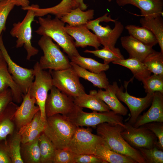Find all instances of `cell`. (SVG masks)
Wrapping results in <instances>:
<instances>
[{"label": "cell", "instance_id": "bcb514c9", "mask_svg": "<svg viewBox=\"0 0 163 163\" xmlns=\"http://www.w3.org/2000/svg\"><path fill=\"white\" fill-rule=\"evenodd\" d=\"M71 1L72 9L79 8L84 11L87 8V5L84 3V0H71Z\"/></svg>", "mask_w": 163, "mask_h": 163}, {"label": "cell", "instance_id": "5bb4252c", "mask_svg": "<svg viewBox=\"0 0 163 163\" xmlns=\"http://www.w3.org/2000/svg\"><path fill=\"white\" fill-rule=\"evenodd\" d=\"M121 134L122 137L133 147L138 149L151 148L156 145L157 138L149 129L142 126L135 127L128 123Z\"/></svg>", "mask_w": 163, "mask_h": 163}, {"label": "cell", "instance_id": "816d5d0a", "mask_svg": "<svg viewBox=\"0 0 163 163\" xmlns=\"http://www.w3.org/2000/svg\"><path fill=\"white\" fill-rule=\"evenodd\" d=\"M3 0H0V2Z\"/></svg>", "mask_w": 163, "mask_h": 163}, {"label": "cell", "instance_id": "cb8c5ba5", "mask_svg": "<svg viewBox=\"0 0 163 163\" xmlns=\"http://www.w3.org/2000/svg\"><path fill=\"white\" fill-rule=\"evenodd\" d=\"M96 95L109 107L110 110L121 116L127 114L128 110L120 101L112 89L110 84L105 91H96Z\"/></svg>", "mask_w": 163, "mask_h": 163}, {"label": "cell", "instance_id": "9c48e42d", "mask_svg": "<svg viewBox=\"0 0 163 163\" xmlns=\"http://www.w3.org/2000/svg\"><path fill=\"white\" fill-rule=\"evenodd\" d=\"M129 82L125 83V92L123 91L122 86L119 87L116 82L110 85L118 99L124 103L128 107L130 112V117L127 123L133 125L141 113L151 104L153 94L147 93L146 96L143 97H137L130 95L127 90Z\"/></svg>", "mask_w": 163, "mask_h": 163}, {"label": "cell", "instance_id": "ab89813d", "mask_svg": "<svg viewBox=\"0 0 163 163\" xmlns=\"http://www.w3.org/2000/svg\"><path fill=\"white\" fill-rule=\"evenodd\" d=\"M152 132L157 138L156 145L163 150V123L161 122H152L143 125Z\"/></svg>", "mask_w": 163, "mask_h": 163}, {"label": "cell", "instance_id": "836d02e7", "mask_svg": "<svg viewBox=\"0 0 163 163\" xmlns=\"http://www.w3.org/2000/svg\"><path fill=\"white\" fill-rule=\"evenodd\" d=\"M151 73L163 75V53L155 50L143 62Z\"/></svg>", "mask_w": 163, "mask_h": 163}, {"label": "cell", "instance_id": "74e56055", "mask_svg": "<svg viewBox=\"0 0 163 163\" xmlns=\"http://www.w3.org/2000/svg\"><path fill=\"white\" fill-rule=\"evenodd\" d=\"M15 5L11 0L0 2V39L1 34L6 29V23L8 17Z\"/></svg>", "mask_w": 163, "mask_h": 163}, {"label": "cell", "instance_id": "8d00e7d4", "mask_svg": "<svg viewBox=\"0 0 163 163\" xmlns=\"http://www.w3.org/2000/svg\"><path fill=\"white\" fill-rule=\"evenodd\" d=\"M146 163H163V151L156 145L150 148L138 149Z\"/></svg>", "mask_w": 163, "mask_h": 163}, {"label": "cell", "instance_id": "f35d334b", "mask_svg": "<svg viewBox=\"0 0 163 163\" xmlns=\"http://www.w3.org/2000/svg\"><path fill=\"white\" fill-rule=\"evenodd\" d=\"M76 155L67 149H56L53 163H75Z\"/></svg>", "mask_w": 163, "mask_h": 163}, {"label": "cell", "instance_id": "277c9868", "mask_svg": "<svg viewBox=\"0 0 163 163\" xmlns=\"http://www.w3.org/2000/svg\"><path fill=\"white\" fill-rule=\"evenodd\" d=\"M108 13L89 21L86 27L92 30L101 45L104 47L112 49L122 33L124 26L122 23L111 18Z\"/></svg>", "mask_w": 163, "mask_h": 163}, {"label": "cell", "instance_id": "f907efd6", "mask_svg": "<svg viewBox=\"0 0 163 163\" xmlns=\"http://www.w3.org/2000/svg\"><path fill=\"white\" fill-rule=\"evenodd\" d=\"M111 0H108V1H109V2H110L111 1Z\"/></svg>", "mask_w": 163, "mask_h": 163}, {"label": "cell", "instance_id": "f546056e", "mask_svg": "<svg viewBox=\"0 0 163 163\" xmlns=\"http://www.w3.org/2000/svg\"><path fill=\"white\" fill-rule=\"evenodd\" d=\"M39 137L31 142L22 144L21 151L24 163H40Z\"/></svg>", "mask_w": 163, "mask_h": 163}, {"label": "cell", "instance_id": "44dd1931", "mask_svg": "<svg viewBox=\"0 0 163 163\" xmlns=\"http://www.w3.org/2000/svg\"><path fill=\"white\" fill-rule=\"evenodd\" d=\"M95 90H91L89 94L85 93L73 98L75 105L81 108H86L99 112L110 110L108 106L96 94Z\"/></svg>", "mask_w": 163, "mask_h": 163}, {"label": "cell", "instance_id": "8fae6325", "mask_svg": "<svg viewBox=\"0 0 163 163\" xmlns=\"http://www.w3.org/2000/svg\"><path fill=\"white\" fill-rule=\"evenodd\" d=\"M90 128L77 127L67 149L77 155H94L97 146L104 142L97 135L93 134Z\"/></svg>", "mask_w": 163, "mask_h": 163}, {"label": "cell", "instance_id": "83f0119b", "mask_svg": "<svg viewBox=\"0 0 163 163\" xmlns=\"http://www.w3.org/2000/svg\"><path fill=\"white\" fill-rule=\"evenodd\" d=\"M125 28L129 35L147 46L153 47L158 43L155 35L147 28L133 25H127Z\"/></svg>", "mask_w": 163, "mask_h": 163}, {"label": "cell", "instance_id": "603a6c76", "mask_svg": "<svg viewBox=\"0 0 163 163\" xmlns=\"http://www.w3.org/2000/svg\"><path fill=\"white\" fill-rule=\"evenodd\" d=\"M71 68L79 78L91 82L93 85L100 89H107L110 85L108 79L104 72L96 73L88 71L78 65L70 62Z\"/></svg>", "mask_w": 163, "mask_h": 163}, {"label": "cell", "instance_id": "7a4b0ae2", "mask_svg": "<svg viewBox=\"0 0 163 163\" xmlns=\"http://www.w3.org/2000/svg\"><path fill=\"white\" fill-rule=\"evenodd\" d=\"M40 26L35 32L42 36L51 38L61 47L71 59L80 55L75 46L74 39L65 29V23L59 18L52 19L48 15L45 18L39 17Z\"/></svg>", "mask_w": 163, "mask_h": 163}, {"label": "cell", "instance_id": "3957f363", "mask_svg": "<svg viewBox=\"0 0 163 163\" xmlns=\"http://www.w3.org/2000/svg\"><path fill=\"white\" fill-rule=\"evenodd\" d=\"M77 127L66 116L58 114L46 118L43 133L56 149H67Z\"/></svg>", "mask_w": 163, "mask_h": 163}, {"label": "cell", "instance_id": "9a60e30c", "mask_svg": "<svg viewBox=\"0 0 163 163\" xmlns=\"http://www.w3.org/2000/svg\"><path fill=\"white\" fill-rule=\"evenodd\" d=\"M64 28L75 40L74 44L76 47L84 48L90 46L94 47L95 50L99 49L101 44L96 35L91 32L86 25L73 27L67 24Z\"/></svg>", "mask_w": 163, "mask_h": 163}, {"label": "cell", "instance_id": "7c38bea8", "mask_svg": "<svg viewBox=\"0 0 163 163\" xmlns=\"http://www.w3.org/2000/svg\"><path fill=\"white\" fill-rule=\"evenodd\" d=\"M0 49L6 62L8 71L13 80L24 95L30 89L34 79V69L23 68L14 62L9 55L3 42L0 39Z\"/></svg>", "mask_w": 163, "mask_h": 163}, {"label": "cell", "instance_id": "6da1fadb", "mask_svg": "<svg viewBox=\"0 0 163 163\" xmlns=\"http://www.w3.org/2000/svg\"><path fill=\"white\" fill-rule=\"evenodd\" d=\"M96 128L97 135L109 149L131 158L137 163H146L139 150L130 145L122 137L121 133L124 129L123 126L104 123L97 126Z\"/></svg>", "mask_w": 163, "mask_h": 163}, {"label": "cell", "instance_id": "484cf974", "mask_svg": "<svg viewBox=\"0 0 163 163\" xmlns=\"http://www.w3.org/2000/svg\"><path fill=\"white\" fill-rule=\"evenodd\" d=\"M94 155L106 163H137L131 158L111 150L104 142L97 146Z\"/></svg>", "mask_w": 163, "mask_h": 163}, {"label": "cell", "instance_id": "d4e9b609", "mask_svg": "<svg viewBox=\"0 0 163 163\" xmlns=\"http://www.w3.org/2000/svg\"><path fill=\"white\" fill-rule=\"evenodd\" d=\"M94 15V10L93 9L84 11L77 8L72 9L60 19L65 23H67L71 26L76 27L86 25L93 19Z\"/></svg>", "mask_w": 163, "mask_h": 163}, {"label": "cell", "instance_id": "8992f818", "mask_svg": "<svg viewBox=\"0 0 163 163\" xmlns=\"http://www.w3.org/2000/svg\"><path fill=\"white\" fill-rule=\"evenodd\" d=\"M66 116L77 127H96L104 123L120 124L124 128L125 126L123 117L111 110L99 112L93 111L88 113L84 111L82 108L76 105L74 110Z\"/></svg>", "mask_w": 163, "mask_h": 163}, {"label": "cell", "instance_id": "ee69618b", "mask_svg": "<svg viewBox=\"0 0 163 163\" xmlns=\"http://www.w3.org/2000/svg\"><path fill=\"white\" fill-rule=\"evenodd\" d=\"M12 101V91L10 88L0 93V114Z\"/></svg>", "mask_w": 163, "mask_h": 163}, {"label": "cell", "instance_id": "d6986e66", "mask_svg": "<svg viewBox=\"0 0 163 163\" xmlns=\"http://www.w3.org/2000/svg\"><path fill=\"white\" fill-rule=\"evenodd\" d=\"M121 45L129 55V58H136L143 62L145 58L155 50L130 35L120 38Z\"/></svg>", "mask_w": 163, "mask_h": 163}, {"label": "cell", "instance_id": "ba28073f", "mask_svg": "<svg viewBox=\"0 0 163 163\" xmlns=\"http://www.w3.org/2000/svg\"><path fill=\"white\" fill-rule=\"evenodd\" d=\"M22 9L27 10V14L21 22L13 24L10 34L12 36L17 38L16 47L18 48L23 46L27 52V59L30 60L32 56L37 55L39 52L38 50L33 46L31 43V24L35 17L34 11L28 6Z\"/></svg>", "mask_w": 163, "mask_h": 163}, {"label": "cell", "instance_id": "7bdbcfd3", "mask_svg": "<svg viewBox=\"0 0 163 163\" xmlns=\"http://www.w3.org/2000/svg\"><path fill=\"white\" fill-rule=\"evenodd\" d=\"M75 163H106L95 155L91 154L77 155Z\"/></svg>", "mask_w": 163, "mask_h": 163}, {"label": "cell", "instance_id": "e0dca14e", "mask_svg": "<svg viewBox=\"0 0 163 163\" xmlns=\"http://www.w3.org/2000/svg\"><path fill=\"white\" fill-rule=\"evenodd\" d=\"M151 104L148 110L139 117L133 126L138 127L152 122H163V93L155 92Z\"/></svg>", "mask_w": 163, "mask_h": 163}, {"label": "cell", "instance_id": "d590c367", "mask_svg": "<svg viewBox=\"0 0 163 163\" xmlns=\"http://www.w3.org/2000/svg\"><path fill=\"white\" fill-rule=\"evenodd\" d=\"M141 82L147 93L153 94L157 91L163 93V75L153 74L144 78Z\"/></svg>", "mask_w": 163, "mask_h": 163}, {"label": "cell", "instance_id": "60d3db41", "mask_svg": "<svg viewBox=\"0 0 163 163\" xmlns=\"http://www.w3.org/2000/svg\"><path fill=\"white\" fill-rule=\"evenodd\" d=\"M46 122L41 120L40 110L34 115L32 120L26 125L19 129L18 133L21 135L22 134L35 129L39 127L45 125Z\"/></svg>", "mask_w": 163, "mask_h": 163}, {"label": "cell", "instance_id": "7dc6e473", "mask_svg": "<svg viewBox=\"0 0 163 163\" xmlns=\"http://www.w3.org/2000/svg\"><path fill=\"white\" fill-rule=\"evenodd\" d=\"M59 4L65 9L68 10L72 9L71 0H62L59 3Z\"/></svg>", "mask_w": 163, "mask_h": 163}, {"label": "cell", "instance_id": "d6a6232c", "mask_svg": "<svg viewBox=\"0 0 163 163\" xmlns=\"http://www.w3.org/2000/svg\"><path fill=\"white\" fill-rule=\"evenodd\" d=\"M84 52L93 54L95 56L102 59L104 60V63L108 64L116 60L124 59L120 49L115 47L112 49L104 47L101 49L93 50H86Z\"/></svg>", "mask_w": 163, "mask_h": 163}, {"label": "cell", "instance_id": "ffe728a7", "mask_svg": "<svg viewBox=\"0 0 163 163\" xmlns=\"http://www.w3.org/2000/svg\"><path fill=\"white\" fill-rule=\"evenodd\" d=\"M9 88L12 91L13 101L18 103L21 102L24 95L9 73L3 58L0 59V93Z\"/></svg>", "mask_w": 163, "mask_h": 163}, {"label": "cell", "instance_id": "f1b7e54d", "mask_svg": "<svg viewBox=\"0 0 163 163\" xmlns=\"http://www.w3.org/2000/svg\"><path fill=\"white\" fill-rule=\"evenodd\" d=\"M139 22L142 26L148 28L154 34L160 48V52L163 53V19L162 16L151 18L143 17L140 19Z\"/></svg>", "mask_w": 163, "mask_h": 163}, {"label": "cell", "instance_id": "5b68a950", "mask_svg": "<svg viewBox=\"0 0 163 163\" xmlns=\"http://www.w3.org/2000/svg\"><path fill=\"white\" fill-rule=\"evenodd\" d=\"M38 44L43 53L38 62L42 69L59 70L71 68L67 56L61 51L59 45L53 43L51 38L42 36Z\"/></svg>", "mask_w": 163, "mask_h": 163}, {"label": "cell", "instance_id": "52a82bcc", "mask_svg": "<svg viewBox=\"0 0 163 163\" xmlns=\"http://www.w3.org/2000/svg\"><path fill=\"white\" fill-rule=\"evenodd\" d=\"M34 80L29 91L30 96L34 97L36 104L39 107L41 120L46 122V117L45 104L48 92L53 86L52 77L50 72L42 69L38 62L34 65Z\"/></svg>", "mask_w": 163, "mask_h": 163}, {"label": "cell", "instance_id": "4fadbf2b", "mask_svg": "<svg viewBox=\"0 0 163 163\" xmlns=\"http://www.w3.org/2000/svg\"><path fill=\"white\" fill-rule=\"evenodd\" d=\"M50 91L45 104L46 118L58 114L66 116L74 110L76 105L73 97L54 86Z\"/></svg>", "mask_w": 163, "mask_h": 163}, {"label": "cell", "instance_id": "2e32d148", "mask_svg": "<svg viewBox=\"0 0 163 163\" xmlns=\"http://www.w3.org/2000/svg\"><path fill=\"white\" fill-rule=\"evenodd\" d=\"M35 98L30 96L29 91L24 95L21 105L18 107L14 117L17 127L20 129L30 122L35 114L40 110L35 105Z\"/></svg>", "mask_w": 163, "mask_h": 163}, {"label": "cell", "instance_id": "681fc988", "mask_svg": "<svg viewBox=\"0 0 163 163\" xmlns=\"http://www.w3.org/2000/svg\"><path fill=\"white\" fill-rule=\"evenodd\" d=\"M3 58L2 51L0 49V59Z\"/></svg>", "mask_w": 163, "mask_h": 163}, {"label": "cell", "instance_id": "ac0fdd59", "mask_svg": "<svg viewBox=\"0 0 163 163\" xmlns=\"http://www.w3.org/2000/svg\"><path fill=\"white\" fill-rule=\"evenodd\" d=\"M117 5L121 7L132 5L140 10L141 16L151 18L163 16V0H116Z\"/></svg>", "mask_w": 163, "mask_h": 163}, {"label": "cell", "instance_id": "b9f144b4", "mask_svg": "<svg viewBox=\"0 0 163 163\" xmlns=\"http://www.w3.org/2000/svg\"><path fill=\"white\" fill-rule=\"evenodd\" d=\"M45 125L41 126L36 129L21 135V143L24 144L31 142L36 139L39 136L41 133L43 132Z\"/></svg>", "mask_w": 163, "mask_h": 163}, {"label": "cell", "instance_id": "7402d4cb", "mask_svg": "<svg viewBox=\"0 0 163 163\" xmlns=\"http://www.w3.org/2000/svg\"><path fill=\"white\" fill-rule=\"evenodd\" d=\"M18 107L12 101L0 114V141H6L7 136L13 134L14 127L13 120Z\"/></svg>", "mask_w": 163, "mask_h": 163}, {"label": "cell", "instance_id": "4316f807", "mask_svg": "<svg viewBox=\"0 0 163 163\" xmlns=\"http://www.w3.org/2000/svg\"><path fill=\"white\" fill-rule=\"evenodd\" d=\"M112 62L129 69L134 77L140 81L151 75V73L143 62L136 58H129L118 60Z\"/></svg>", "mask_w": 163, "mask_h": 163}, {"label": "cell", "instance_id": "1f68e13d", "mask_svg": "<svg viewBox=\"0 0 163 163\" xmlns=\"http://www.w3.org/2000/svg\"><path fill=\"white\" fill-rule=\"evenodd\" d=\"M40 163H52L56 149L43 132L39 137Z\"/></svg>", "mask_w": 163, "mask_h": 163}, {"label": "cell", "instance_id": "30bf717a", "mask_svg": "<svg viewBox=\"0 0 163 163\" xmlns=\"http://www.w3.org/2000/svg\"><path fill=\"white\" fill-rule=\"evenodd\" d=\"M50 70L53 85L73 98L85 93L79 77L72 68L59 70Z\"/></svg>", "mask_w": 163, "mask_h": 163}, {"label": "cell", "instance_id": "e575fe53", "mask_svg": "<svg viewBox=\"0 0 163 163\" xmlns=\"http://www.w3.org/2000/svg\"><path fill=\"white\" fill-rule=\"evenodd\" d=\"M21 136L16 133L8 142L7 140L8 150L12 163H23L21 154Z\"/></svg>", "mask_w": 163, "mask_h": 163}, {"label": "cell", "instance_id": "4dcf8cb0", "mask_svg": "<svg viewBox=\"0 0 163 163\" xmlns=\"http://www.w3.org/2000/svg\"><path fill=\"white\" fill-rule=\"evenodd\" d=\"M71 60L81 67L94 73L104 72L109 68V64L101 63L94 59L83 57L80 55L72 58Z\"/></svg>", "mask_w": 163, "mask_h": 163}, {"label": "cell", "instance_id": "f6af8a7d", "mask_svg": "<svg viewBox=\"0 0 163 163\" xmlns=\"http://www.w3.org/2000/svg\"><path fill=\"white\" fill-rule=\"evenodd\" d=\"M0 163H12L8 150L7 140L0 141Z\"/></svg>", "mask_w": 163, "mask_h": 163}, {"label": "cell", "instance_id": "c3c4849f", "mask_svg": "<svg viewBox=\"0 0 163 163\" xmlns=\"http://www.w3.org/2000/svg\"><path fill=\"white\" fill-rule=\"evenodd\" d=\"M15 5L21 6L22 8L29 6L30 2L29 0H11Z\"/></svg>", "mask_w": 163, "mask_h": 163}]
</instances>
